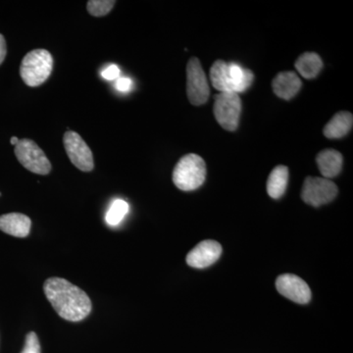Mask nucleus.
Listing matches in <instances>:
<instances>
[{"instance_id":"nucleus-1","label":"nucleus","mask_w":353,"mask_h":353,"mask_svg":"<svg viewBox=\"0 0 353 353\" xmlns=\"http://www.w3.org/2000/svg\"><path fill=\"white\" fill-rule=\"evenodd\" d=\"M43 290L57 314L67 321H82L92 311V301L88 294L65 279H48Z\"/></svg>"},{"instance_id":"nucleus-2","label":"nucleus","mask_w":353,"mask_h":353,"mask_svg":"<svg viewBox=\"0 0 353 353\" xmlns=\"http://www.w3.org/2000/svg\"><path fill=\"white\" fill-rule=\"evenodd\" d=\"M254 75L250 69L236 63L217 60L210 69V81L213 88L220 92L241 94L252 85Z\"/></svg>"},{"instance_id":"nucleus-3","label":"nucleus","mask_w":353,"mask_h":353,"mask_svg":"<svg viewBox=\"0 0 353 353\" xmlns=\"http://www.w3.org/2000/svg\"><path fill=\"white\" fill-rule=\"evenodd\" d=\"M205 162L203 158L194 153L181 158L174 168L173 183L183 192L199 189L205 182Z\"/></svg>"},{"instance_id":"nucleus-4","label":"nucleus","mask_w":353,"mask_h":353,"mask_svg":"<svg viewBox=\"0 0 353 353\" xmlns=\"http://www.w3.org/2000/svg\"><path fill=\"white\" fill-rule=\"evenodd\" d=\"M53 68V58L50 51L34 50L23 58L20 75L26 85L39 87L50 78Z\"/></svg>"},{"instance_id":"nucleus-5","label":"nucleus","mask_w":353,"mask_h":353,"mask_svg":"<svg viewBox=\"0 0 353 353\" xmlns=\"http://www.w3.org/2000/svg\"><path fill=\"white\" fill-rule=\"evenodd\" d=\"M213 112L223 129L229 132L236 131L241 113L240 95L234 92H220L215 95Z\"/></svg>"},{"instance_id":"nucleus-6","label":"nucleus","mask_w":353,"mask_h":353,"mask_svg":"<svg viewBox=\"0 0 353 353\" xmlns=\"http://www.w3.org/2000/svg\"><path fill=\"white\" fill-rule=\"evenodd\" d=\"M15 155L27 170L38 175H48L51 171V163L41 148L29 139H20L15 145Z\"/></svg>"},{"instance_id":"nucleus-7","label":"nucleus","mask_w":353,"mask_h":353,"mask_svg":"<svg viewBox=\"0 0 353 353\" xmlns=\"http://www.w3.org/2000/svg\"><path fill=\"white\" fill-rule=\"evenodd\" d=\"M338 187L331 180L318 176H307L304 181L301 199L308 205L319 208L333 201L338 196Z\"/></svg>"},{"instance_id":"nucleus-8","label":"nucleus","mask_w":353,"mask_h":353,"mask_svg":"<svg viewBox=\"0 0 353 353\" xmlns=\"http://www.w3.org/2000/svg\"><path fill=\"white\" fill-rule=\"evenodd\" d=\"M187 92L190 103L196 106L205 103L210 94L208 78L196 57L190 58L188 63Z\"/></svg>"},{"instance_id":"nucleus-9","label":"nucleus","mask_w":353,"mask_h":353,"mask_svg":"<svg viewBox=\"0 0 353 353\" xmlns=\"http://www.w3.org/2000/svg\"><path fill=\"white\" fill-rule=\"evenodd\" d=\"M64 148L72 164L79 170L90 172L94 170V161L92 150L78 132L68 131L63 138Z\"/></svg>"},{"instance_id":"nucleus-10","label":"nucleus","mask_w":353,"mask_h":353,"mask_svg":"<svg viewBox=\"0 0 353 353\" xmlns=\"http://www.w3.org/2000/svg\"><path fill=\"white\" fill-rule=\"evenodd\" d=\"M276 289L290 301L299 304H306L311 301L310 288L303 280L292 274H284L276 281Z\"/></svg>"},{"instance_id":"nucleus-11","label":"nucleus","mask_w":353,"mask_h":353,"mask_svg":"<svg viewBox=\"0 0 353 353\" xmlns=\"http://www.w3.org/2000/svg\"><path fill=\"white\" fill-rule=\"evenodd\" d=\"M222 254V246L212 240L201 241L187 255V263L192 268L202 269L214 264Z\"/></svg>"},{"instance_id":"nucleus-12","label":"nucleus","mask_w":353,"mask_h":353,"mask_svg":"<svg viewBox=\"0 0 353 353\" xmlns=\"http://www.w3.org/2000/svg\"><path fill=\"white\" fill-rule=\"evenodd\" d=\"M301 85L303 83L299 77L292 71L281 72L272 82V88L275 94L285 101H290L296 97L301 90Z\"/></svg>"},{"instance_id":"nucleus-13","label":"nucleus","mask_w":353,"mask_h":353,"mask_svg":"<svg viewBox=\"0 0 353 353\" xmlns=\"http://www.w3.org/2000/svg\"><path fill=\"white\" fill-rule=\"evenodd\" d=\"M32 221L21 213L0 216V231L17 238H26L31 231Z\"/></svg>"},{"instance_id":"nucleus-14","label":"nucleus","mask_w":353,"mask_h":353,"mask_svg":"<svg viewBox=\"0 0 353 353\" xmlns=\"http://www.w3.org/2000/svg\"><path fill=\"white\" fill-rule=\"evenodd\" d=\"M343 158L341 153L334 150H325L316 157L318 168L325 179L334 178L341 173Z\"/></svg>"},{"instance_id":"nucleus-15","label":"nucleus","mask_w":353,"mask_h":353,"mask_svg":"<svg viewBox=\"0 0 353 353\" xmlns=\"http://www.w3.org/2000/svg\"><path fill=\"white\" fill-rule=\"evenodd\" d=\"M352 125V114L347 112V111H341V112L336 113L329 121L328 124L323 130V132H324V136L328 139L343 138L350 132Z\"/></svg>"},{"instance_id":"nucleus-16","label":"nucleus","mask_w":353,"mask_h":353,"mask_svg":"<svg viewBox=\"0 0 353 353\" xmlns=\"http://www.w3.org/2000/svg\"><path fill=\"white\" fill-rule=\"evenodd\" d=\"M288 182H289V169L288 167H275L269 175L267 181V192L269 196L274 199H281L284 196L287 190Z\"/></svg>"},{"instance_id":"nucleus-17","label":"nucleus","mask_w":353,"mask_h":353,"mask_svg":"<svg viewBox=\"0 0 353 353\" xmlns=\"http://www.w3.org/2000/svg\"><path fill=\"white\" fill-rule=\"evenodd\" d=\"M294 66L303 78L310 80L316 78L320 73L323 68V62L321 57L316 53L305 52L299 57Z\"/></svg>"},{"instance_id":"nucleus-18","label":"nucleus","mask_w":353,"mask_h":353,"mask_svg":"<svg viewBox=\"0 0 353 353\" xmlns=\"http://www.w3.org/2000/svg\"><path fill=\"white\" fill-rule=\"evenodd\" d=\"M129 209L130 206L127 201H123V199H116L106 213V223L109 226H117L128 214Z\"/></svg>"},{"instance_id":"nucleus-19","label":"nucleus","mask_w":353,"mask_h":353,"mask_svg":"<svg viewBox=\"0 0 353 353\" xmlns=\"http://www.w3.org/2000/svg\"><path fill=\"white\" fill-rule=\"evenodd\" d=\"M115 3L116 1L112 0H90L87 3V8L90 15L101 17L108 15L112 10Z\"/></svg>"},{"instance_id":"nucleus-20","label":"nucleus","mask_w":353,"mask_h":353,"mask_svg":"<svg viewBox=\"0 0 353 353\" xmlns=\"http://www.w3.org/2000/svg\"><path fill=\"white\" fill-rule=\"evenodd\" d=\"M21 353H41V345L36 333L31 332L27 334L24 350Z\"/></svg>"},{"instance_id":"nucleus-21","label":"nucleus","mask_w":353,"mask_h":353,"mask_svg":"<svg viewBox=\"0 0 353 353\" xmlns=\"http://www.w3.org/2000/svg\"><path fill=\"white\" fill-rule=\"evenodd\" d=\"M120 74V69L118 68L116 65H110V66L108 67V68L102 72V77H103L105 80L113 81L116 80V79H119Z\"/></svg>"},{"instance_id":"nucleus-22","label":"nucleus","mask_w":353,"mask_h":353,"mask_svg":"<svg viewBox=\"0 0 353 353\" xmlns=\"http://www.w3.org/2000/svg\"><path fill=\"white\" fill-rule=\"evenodd\" d=\"M132 80L130 78H119L116 82V88L120 92H129L132 88Z\"/></svg>"},{"instance_id":"nucleus-23","label":"nucleus","mask_w":353,"mask_h":353,"mask_svg":"<svg viewBox=\"0 0 353 353\" xmlns=\"http://www.w3.org/2000/svg\"><path fill=\"white\" fill-rule=\"evenodd\" d=\"M7 53V48H6V41L4 37L0 34V65L2 64V62L6 59Z\"/></svg>"},{"instance_id":"nucleus-24","label":"nucleus","mask_w":353,"mask_h":353,"mask_svg":"<svg viewBox=\"0 0 353 353\" xmlns=\"http://www.w3.org/2000/svg\"><path fill=\"white\" fill-rule=\"evenodd\" d=\"M20 139L17 138V137H12L10 139L11 145H16L18 143H19Z\"/></svg>"}]
</instances>
